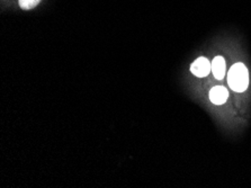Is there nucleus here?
Here are the masks:
<instances>
[{
	"mask_svg": "<svg viewBox=\"0 0 251 188\" xmlns=\"http://www.w3.org/2000/svg\"><path fill=\"white\" fill-rule=\"evenodd\" d=\"M227 82L232 90L237 93L245 91L249 85V72L248 69L241 62H238L231 67L227 74Z\"/></svg>",
	"mask_w": 251,
	"mask_h": 188,
	"instance_id": "1",
	"label": "nucleus"
},
{
	"mask_svg": "<svg viewBox=\"0 0 251 188\" xmlns=\"http://www.w3.org/2000/svg\"><path fill=\"white\" fill-rule=\"evenodd\" d=\"M191 71L196 77L203 78V77H206L212 71V63L206 57H199V59L192 63Z\"/></svg>",
	"mask_w": 251,
	"mask_h": 188,
	"instance_id": "2",
	"label": "nucleus"
},
{
	"mask_svg": "<svg viewBox=\"0 0 251 188\" xmlns=\"http://www.w3.org/2000/svg\"><path fill=\"white\" fill-rule=\"evenodd\" d=\"M227 97H229V91L223 86L213 87L210 91V99L214 105H223Z\"/></svg>",
	"mask_w": 251,
	"mask_h": 188,
	"instance_id": "3",
	"label": "nucleus"
},
{
	"mask_svg": "<svg viewBox=\"0 0 251 188\" xmlns=\"http://www.w3.org/2000/svg\"><path fill=\"white\" fill-rule=\"evenodd\" d=\"M212 72L216 79L221 80L224 78V75H226V61H224L223 56L214 57L212 62Z\"/></svg>",
	"mask_w": 251,
	"mask_h": 188,
	"instance_id": "4",
	"label": "nucleus"
},
{
	"mask_svg": "<svg viewBox=\"0 0 251 188\" xmlns=\"http://www.w3.org/2000/svg\"><path fill=\"white\" fill-rule=\"evenodd\" d=\"M41 0H18V5H20L23 10H30L39 5Z\"/></svg>",
	"mask_w": 251,
	"mask_h": 188,
	"instance_id": "5",
	"label": "nucleus"
}]
</instances>
